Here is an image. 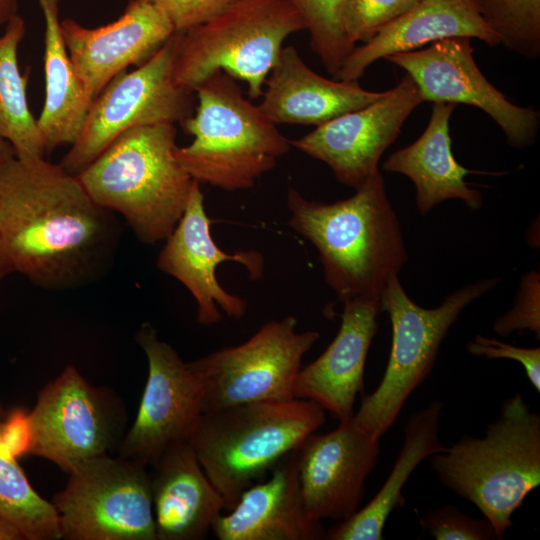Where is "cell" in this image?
Here are the masks:
<instances>
[{"mask_svg": "<svg viewBox=\"0 0 540 540\" xmlns=\"http://www.w3.org/2000/svg\"><path fill=\"white\" fill-rule=\"evenodd\" d=\"M500 44L529 60L540 57V0H475Z\"/></svg>", "mask_w": 540, "mask_h": 540, "instance_id": "f1b7e54d", "label": "cell"}, {"mask_svg": "<svg viewBox=\"0 0 540 540\" xmlns=\"http://www.w3.org/2000/svg\"><path fill=\"white\" fill-rule=\"evenodd\" d=\"M301 17L310 35V46L334 77L356 46L343 30L344 0H286Z\"/></svg>", "mask_w": 540, "mask_h": 540, "instance_id": "f546056e", "label": "cell"}, {"mask_svg": "<svg viewBox=\"0 0 540 540\" xmlns=\"http://www.w3.org/2000/svg\"><path fill=\"white\" fill-rule=\"evenodd\" d=\"M379 453L380 438L353 416L328 433L310 434L297 449L300 490L310 515L339 522L353 515Z\"/></svg>", "mask_w": 540, "mask_h": 540, "instance_id": "e0dca14e", "label": "cell"}, {"mask_svg": "<svg viewBox=\"0 0 540 540\" xmlns=\"http://www.w3.org/2000/svg\"><path fill=\"white\" fill-rule=\"evenodd\" d=\"M0 540H26L22 531L8 518L0 514Z\"/></svg>", "mask_w": 540, "mask_h": 540, "instance_id": "8d00e7d4", "label": "cell"}, {"mask_svg": "<svg viewBox=\"0 0 540 540\" xmlns=\"http://www.w3.org/2000/svg\"><path fill=\"white\" fill-rule=\"evenodd\" d=\"M9 273H11L10 268H9L8 265L5 263V261L0 257V284H1L2 280H3Z\"/></svg>", "mask_w": 540, "mask_h": 540, "instance_id": "ab89813d", "label": "cell"}, {"mask_svg": "<svg viewBox=\"0 0 540 540\" xmlns=\"http://www.w3.org/2000/svg\"><path fill=\"white\" fill-rule=\"evenodd\" d=\"M151 467L157 540L203 539L224 510V501L190 445L172 444Z\"/></svg>", "mask_w": 540, "mask_h": 540, "instance_id": "7402d4cb", "label": "cell"}, {"mask_svg": "<svg viewBox=\"0 0 540 540\" xmlns=\"http://www.w3.org/2000/svg\"><path fill=\"white\" fill-rule=\"evenodd\" d=\"M44 22L45 101L37 118L46 150L72 145L92 101L69 57L59 19V0H39Z\"/></svg>", "mask_w": 540, "mask_h": 540, "instance_id": "484cf974", "label": "cell"}, {"mask_svg": "<svg viewBox=\"0 0 540 540\" xmlns=\"http://www.w3.org/2000/svg\"><path fill=\"white\" fill-rule=\"evenodd\" d=\"M28 414L29 455L48 459L68 474L83 462L117 449L127 420L117 394L91 384L72 365L39 391Z\"/></svg>", "mask_w": 540, "mask_h": 540, "instance_id": "7c38bea8", "label": "cell"}, {"mask_svg": "<svg viewBox=\"0 0 540 540\" xmlns=\"http://www.w3.org/2000/svg\"><path fill=\"white\" fill-rule=\"evenodd\" d=\"M260 109L274 124L320 126L379 99L358 82L331 80L313 71L294 46L283 47L270 71Z\"/></svg>", "mask_w": 540, "mask_h": 540, "instance_id": "603a6c76", "label": "cell"}, {"mask_svg": "<svg viewBox=\"0 0 540 540\" xmlns=\"http://www.w3.org/2000/svg\"><path fill=\"white\" fill-rule=\"evenodd\" d=\"M342 303L337 335L318 358L301 367L294 385L295 398L314 401L339 421L354 415L381 310L380 300L375 298H353Z\"/></svg>", "mask_w": 540, "mask_h": 540, "instance_id": "d6986e66", "label": "cell"}, {"mask_svg": "<svg viewBox=\"0 0 540 540\" xmlns=\"http://www.w3.org/2000/svg\"><path fill=\"white\" fill-rule=\"evenodd\" d=\"M136 340L148 362V375L132 426L117 448L118 455L151 466L172 444L187 442L203 409L198 381L176 350L159 339L149 322Z\"/></svg>", "mask_w": 540, "mask_h": 540, "instance_id": "4fadbf2b", "label": "cell"}, {"mask_svg": "<svg viewBox=\"0 0 540 540\" xmlns=\"http://www.w3.org/2000/svg\"><path fill=\"white\" fill-rule=\"evenodd\" d=\"M219 540H319L322 522L307 511L300 490L297 449L283 457L270 478L253 484L211 529Z\"/></svg>", "mask_w": 540, "mask_h": 540, "instance_id": "ffe728a7", "label": "cell"}, {"mask_svg": "<svg viewBox=\"0 0 540 540\" xmlns=\"http://www.w3.org/2000/svg\"><path fill=\"white\" fill-rule=\"evenodd\" d=\"M5 414L0 400V425ZM17 459L0 435V514L12 521L26 540L62 539L54 505L34 489Z\"/></svg>", "mask_w": 540, "mask_h": 540, "instance_id": "83f0119b", "label": "cell"}, {"mask_svg": "<svg viewBox=\"0 0 540 540\" xmlns=\"http://www.w3.org/2000/svg\"><path fill=\"white\" fill-rule=\"evenodd\" d=\"M325 421V410L311 400L251 402L204 412L187 443L230 511Z\"/></svg>", "mask_w": 540, "mask_h": 540, "instance_id": "5b68a950", "label": "cell"}, {"mask_svg": "<svg viewBox=\"0 0 540 540\" xmlns=\"http://www.w3.org/2000/svg\"><path fill=\"white\" fill-rule=\"evenodd\" d=\"M424 102L413 78L405 74L374 102L339 115L294 140L291 146L324 162L336 179L355 190L374 173L410 114Z\"/></svg>", "mask_w": 540, "mask_h": 540, "instance_id": "9a60e30c", "label": "cell"}, {"mask_svg": "<svg viewBox=\"0 0 540 540\" xmlns=\"http://www.w3.org/2000/svg\"><path fill=\"white\" fill-rule=\"evenodd\" d=\"M455 106L433 103L420 137L393 152L383 163L385 171L403 174L413 182L422 215L451 199L462 201L470 209H479L483 204L482 193L465 181L467 175L479 172L463 167L452 153L449 121Z\"/></svg>", "mask_w": 540, "mask_h": 540, "instance_id": "cb8c5ba5", "label": "cell"}, {"mask_svg": "<svg viewBox=\"0 0 540 540\" xmlns=\"http://www.w3.org/2000/svg\"><path fill=\"white\" fill-rule=\"evenodd\" d=\"M493 331L501 337L519 331H529L540 337V275L527 272L520 281L513 307L495 319Z\"/></svg>", "mask_w": 540, "mask_h": 540, "instance_id": "d6a6232c", "label": "cell"}, {"mask_svg": "<svg viewBox=\"0 0 540 540\" xmlns=\"http://www.w3.org/2000/svg\"><path fill=\"white\" fill-rule=\"evenodd\" d=\"M160 9L175 32H184L221 13L236 0H142Z\"/></svg>", "mask_w": 540, "mask_h": 540, "instance_id": "836d02e7", "label": "cell"}, {"mask_svg": "<svg viewBox=\"0 0 540 540\" xmlns=\"http://www.w3.org/2000/svg\"><path fill=\"white\" fill-rule=\"evenodd\" d=\"M417 0H344L342 26L354 45L370 40L381 28L408 11Z\"/></svg>", "mask_w": 540, "mask_h": 540, "instance_id": "4dcf8cb0", "label": "cell"}, {"mask_svg": "<svg viewBox=\"0 0 540 540\" xmlns=\"http://www.w3.org/2000/svg\"><path fill=\"white\" fill-rule=\"evenodd\" d=\"M25 30V22L17 14L0 36V137L12 146L17 158L34 159L44 157L47 150L28 105L29 69L22 75L18 66V47Z\"/></svg>", "mask_w": 540, "mask_h": 540, "instance_id": "4316f807", "label": "cell"}, {"mask_svg": "<svg viewBox=\"0 0 540 540\" xmlns=\"http://www.w3.org/2000/svg\"><path fill=\"white\" fill-rule=\"evenodd\" d=\"M296 328L295 316L269 321L247 341L188 362L200 387L203 413L294 399L302 359L320 338L317 331Z\"/></svg>", "mask_w": 540, "mask_h": 540, "instance_id": "9c48e42d", "label": "cell"}, {"mask_svg": "<svg viewBox=\"0 0 540 540\" xmlns=\"http://www.w3.org/2000/svg\"><path fill=\"white\" fill-rule=\"evenodd\" d=\"M421 527L436 540L499 539L486 518H474L452 504L432 509L419 519Z\"/></svg>", "mask_w": 540, "mask_h": 540, "instance_id": "1f68e13d", "label": "cell"}, {"mask_svg": "<svg viewBox=\"0 0 540 540\" xmlns=\"http://www.w3.org/2000/svg\"><path fill=\"white\" fill-rule=\"evenodd\" d=\"M473 51L471 38L453 37L423 49L389 55L385 60L413 78L424 102L474 106L498 124L512 147L532 145L539 132V112L514 104L488 81Z\"/></svg>", "mask_w": 540, "mask_h": 540, "instance_id": "5bb4252c", "label": "cell"}, {"mask_svg": "<svg viewBox=\"0 0 540 540\" xmlns=\"http://www.w3.org/2000/svg\"><path fill=\"white\" fill-rule=\"evenodd\" d=\"M66 540H157L147 466L119 455L89 459L53 497Z\"/></svg>", "mask_w": 540, "mask_h": 540, "instance_id": "30bf717a", "label": "cell"}, {"mask_svg": "<svg viewBox=\"0 0 540 540\" xmlns=\"http://www.w3.org/2000/svg\"><path fill=\"white\" fill-rule=\"evenodd\" d=\"M443 404L434 400L413 413L404 427V443L386 481L353 515L325 532L328 540H382L385 523L393 510L404 505L402 489L419 464L447 447L439 441Z\"/></svg>", "mask_w": 540, "mask_h": 540, "instance_id": "d4e9b609", "label": "cell"}, {"mask_svg": "<svg viewBox=\"0 0 540 540\" xmlns=\"http://www.w3.org/2000/svg\"><path fill=\"white\" fill-rule=\"evenodd\" d=\"M467 350L475 356H483L488 359L507 358L519 362L533 385L540 392V348L519 347L502 342L496 338L476 335L467 344Z\"/></svg>", "mask_w": 540, "mask_h": 540, "instance_id": "e575fe53", "label": "cell"}, {"mask_svg": "<svg viewBox=\"0 0 540 540\" xmlns=\"http://www.w3.org/2000/svg\"><path fill=\"white\" fill-rule=\"evenodd\" d=\"M62 36L79 80L91 101L129 66H140L174 33L167 16L142 0H130L115 21L88 28L60 21Z\"/></svg>", "mask_w": 540, "mask_h": 540, "instance_id": "ac0fdd59", "label": "cell"}, {"mask_svg": "<svg viewBox=\"0 0 540 540\" xmlns=\"http://www.w3.org/2000/svg\"><path fill=\"white\" fill-rule=\"evenodd\" d=\"M17 14V0H0V26L6 25Z\"/></svg>", "mask_w": 540, "mask_h": 540, "instance_id": "74e56055", "label": "cell"}, {"mask_svg": "<svg viewBox=\"0 0 540 540\" xmlns=\"http://www.w3.org/2000/svg\"><path fill=\"white\" fill-rule=\"evenodd\" d=\"M178 45L175 32L148 60L114 77L92 101L81 131L59 163L77 175L124 132L192 115L193 91L173 76Z\"/></svg>", "mask_w": 540, "mask_h": 540, "instance_id": "8fae6325", "label": "cell"}, {"mask_svg": "<svg viewBox=\"0 0 540 540\" xmlns=\"http://www.w3.org/2000/svg\"><path fill=\"white\" fill-rule=\"evenodd\" d=\"M211 223L200 183L194 180L183 215L166 238L156 262L159 270L177 279L192 294L197 304V321L202 325L221 320L218 306L236 319L247 311V301L227 292L217 281L219 264L239 263L251 280L261 279L265 271V259L259 251L227 253L220 249L211 236Z\"/></svg>", "mask_w": 540, "mask_h": 540, "instance_id": "2e32d148", "label": "cell"}, {"mask_svg": "<svg viewBox=\"0 0 540 540\" xmlns=\"http://www.w3.org/2000/svg\"><path fill=\"white\" fill-rule=\"evenodd\" d=\"M175 140L171 123L130 129L76 175L99 206L123 216L146 244L166 240L189 200L194 180L175 157Z\"/></svg>", "mask_w": 540, "mask_h": 540, "instance_id": "3957f363", "label": "cell"}, {"mask_svg": "<svg viewBox=\"0 0 540 540\" xmlns=\"http://www.w3.org/2000/svg\"><path fill=\"white\" fill-rule=\"evenodd\" d=\"M119 230L114 213L60 164L15 156L0 169V257L36 286L63 290L100 278Z\"/></svg>", "mask_w": 540, "mask_h": 540, "instance_id": "6da1fadb", "label": "cell"}, {"mask_svg": "<svg viewBox=\"0 0 540 540\" xmlns=\"http://www.w3.org/2000/svg\"><path fill=\"white\" fill-rule=\"evenodd\" d=\"M194 92L195 114L182 123L194 138L175 148L177 161L193 180L225 191L249 189L290 150V140L232 76L216 71Z\"/></svg>", "mask_w": 540, "mask_h": 540, "instance_id": "8992f818", "label": "cell"}, {"mask_svg": "<svg viewBox=\"0 0 540 540\" xmlns=\"http://www.w3.org/2000/svg\"><path fill=\"white\" fill-rule=\"evenodd\" d=\"M500 281L478 280L450 293L438 307L424 308L408 296L398 274L391 275L379 298L392 326L388 364L378 387L363 397L354 421L376 437L384 435L433 370L440 346L462 311Z\"/></svg>", "mask_w": 540, "mask_h": 540, "instance_id": "ba28073f", "label": "cell"}, {"mask_svg": "<svg viewBox=\"0 0 540 540\" xmlns=\"http://www.w3.org/2000/svg\"><path fill=\"white\" fill-rule=\"evenodd\" d=\"M430 464L441 484L474 504L502 539L515 510L540 484V415L515 393L483 437L464 435Z\"/></svg>", "mask_w": 540, "mask_h": 540, "instance_id": "277c9868", "label": "cell"}, {"mask_svg": "<svg viewBox=\"0 0 540 540\" xmlns=\"http://www.w3.org/2000/svg\"><path fill=\"white\" fill-rule=\"evenodd\" d=\"M0 435L5 446L16 458L29 455L32 434L28 412L14 409L5 414L0 425Z\"/></svg>", "mask_w": 540, "mask_h": 540, "instance_id": "d590c367", "label": "cell"}, {"mask_svg": "<svg viewBox=\"0 0 540 540\" xmlns=\"http://www.w3.org/2000/svg\"><path fill=\"white\" fill-rule=\"evenodd\" d=\"M13 157L15 152L12 146L0 137V169Z\"/></svg>", "mask_w": 540, "mask_h": 540, "instance_id": "f35d334b", "label": "cell"}, {"mask_svg": "<svg viewBox=\"0 0 540 540\" xmlns=\"http://www.w3.org/2000/svg\"><path fill=\"white\" fill-rule=\"evenodd\" d=\"M286 203L288 225L314 245L324 280L341 302L379 299L388 278L407 262L400 222L380 171L346 199L323 203L290 189Z\"/></svg>", "mask_w": 540, "mask_h": 540, "instance_id": "7a4b0ae2", "label": "cell"}, {"mask_svg": "<svg viewBox=\"0 0 540 540\" xmlns=\"http://www.w3.org/2000/svg\"><path fill=\"white\" fill-rule=\"evenodd\" d=\"M468 37L500 45L485 23L475 0H417L404 14L356 46L343 62L337 79L358 82L366 69L389 55L416 50L433 42Z\"/></svg>", "mask_w": 540, "mask_h": 540, "instance_id": "44dd1931", "label": "cell"}, {"mask_svg": "<svg viewBox=\"0 0 540 540\" xmlns=\"http://www.w3.org/2000/svg\"><path fill=\"white\" fill-rule=\"evenodd\" d=\"M305 30L286 0H236L207 22L178 32L173 76L194 89L216 71L246 82L251 99L262 96L284 41Z\"/></svg>", "mask_w": 540, "mask_h": 540, "instance_id": "52a82bcc", "label": "cell"}]
</instances>
